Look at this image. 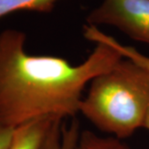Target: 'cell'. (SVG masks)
<instances>
[{"mask_svg": "<svg viewBox=\"0 0 149 149\" xmlns=\"http://www.w3.org/2000/svg\"><path fill=\"white\" fill-rule=\"evenodd\" d=\"M81 131L76 118L69 123L58 119L53 123L42 149H74Z\"/></svg>", "mask_w": 149, "mask_h": 149, "instance_id": "5b68a950", "label": "cell"}, {"mask_svg": "<svg viewBox=\"0 0 149 149\" xmlns=\"http://www.w3.org/2000/svg\"><path fill=\"white\" fill-rule=\"evenodd\" d=\"M26 38L16 29L0 32V123L9 128L43 118H76L87 84L123 58L97 41L83 62L71 65L62 57L27 53Z\"/></svg>", "mask_w": 149, "mask_h": 149, "instance_id": "6da1fadb", "label": "cell"}, {"mask_svg": "<svg viewBox=\"0 0 149 149\" xmlns=\"http://www.w3.org/2000/svg\"><path fill=\"white\" fill-rule=\"evenodd\" d=\"M14 128L0 123V149H8L12 140Z\"/></svg>", "mask_w": 149, "mask_h": 149, "instance_id": "9c48e42d", "label": "cell"}, {"mask_svg": "<svg viewBox=\"0 0 149 149\" xmlns=\"http://www.w3.org/2000/svg\"><path fill=\"white\" fill-rule=\"evenodd\" d=\"M148 110L149 73L124 57L91 80L80 106L97 129L121 140L143 128Z\"/></svg>", "mask_w": 149, "mask_h": 149, "instance_id": "7a4b0ae2", "label": "cell"}, {"mask_svg": "<svg viewBox=\"0 0 149 149\" xmlns=\"http://www.w3.org/2000/svg\"><path fill=\"white\" fill-rule=\"evenodd\" d=\"M86 22L116 27L133 40L149 45V0H103L88 14Z\"/></svg>", "mask_w": 149, "mask_h": 149, "instance_id": "3957f363", "label": "cell"}, {"mask_svg": "<svg viewBox=\"0 0 149 149\" xmlns=\"http://www.w3.org/2000/svg\"><path fill=\"white\" fill-rule=\"evenodd\" d=\"M74 149H133L121 139L100 136L90 130L81 131Z\"/></svg>", "mask_w": 149, "mask_h": 149, "instance_id": "ba28073f", "label": "cell"}, {"mask_svg": "<svg viewBox=\"0 0 149 149\" xmlns=\"http://www.w3.org/2000/svg\"><path fill=\"white\" fill-rule=\"evenodd\" d=\"M83 34L84 37L90 42H95L97 41H100L106 43L107 45L114 48L123 57L131 60L132 61L135 62L136 64H138L141 67L146 70L149 73V56H147L144 54L141 53L136 48L130 46L123 45L122 43L118 42L115 38L104 33L98 28V27L95 26H92V25L84 26Z\"/></svg>", "mask_w": 149, "mask_h": 149, "instance_id": "8992f818", "label": "cell"}, {"mask_svg": "<svg viewBox=\"0 0 149 149\" xmlns=\"http://www.w3.org/2000/svg\"><path fill=\"white\" fill-rule=\"evenodd\" d=\"M56 120L58 119L51 118H38L14 128L8 149H42L49 132Z\"/></svg>", "mask_w": 149, "mask_h": 149, "instance_id": "277c9868", "label": "cell"}, {"mask_svg": "<svg viewBox=\"0 0 149 149\" xmlns=\"http://www.w3.org/2000/svg\"><path fill=\"white\" fill-rule=\"evenodd\" d=\"M61 0H0V17L20 10L51 13Z\"/></svg>", "mask_w": 149, "mask_h": 149, "instance_id": "52a82bcc", "label": "cell"}, {"mask_svg": "<svg viewBox=\"0 0 149 149\" xmlns=\"http://www.w3.org/2000/svg\"><path fill=\"white\" fill-rule=\"evenodd\" d=\"M143 128H146L148 131H149V110H148V115H147V118H146L145 123H144Z\"/></svg>", "mask_w": 149, "mask_h": 149, "instance_id": "30bf717a", "label": "cell"}]
</instances>
